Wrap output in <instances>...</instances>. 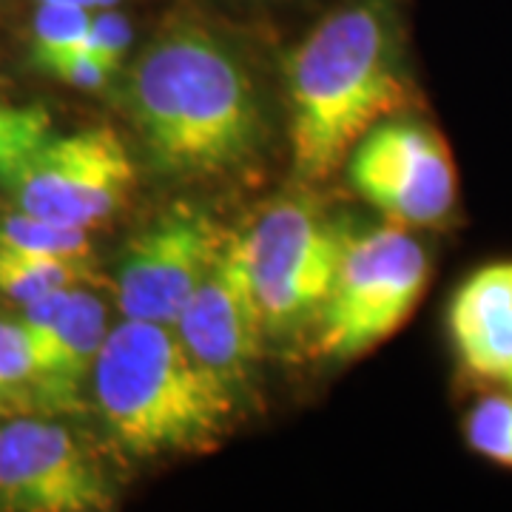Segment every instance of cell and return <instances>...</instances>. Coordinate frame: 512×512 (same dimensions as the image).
Here are the masks:
<instances>
[{"instance_id":"cell-3","label":"cell","mask_w":512,"mask_h":512,"mask_svg":"<svg viewBox=\"0 0 512 512\" xmlns=\"http://www.w3.org/2000/svg\"><path fill=\"white\" fill-rule=\"evenodd\" d=\"M92 379L114 441L140 458L211 450L234 416V387L185 348L174 325L120 322Z\"/></svg>"},{"instance_id":"cell-9","label":"cell","mask_w":512,"mask_h":512,"mask_svg":"<svg viewBox=\"0 0 512 512\" xmlns=\"http://www.w3.org/2000/svg\"><path fill=\"white\" fill-rule=\"evenodd\" d=\"M114 507L106 470L72 433L43 419L0 424V510L100 512Z\"/></svg>"},{"instance_id":"cell-10","label":"cell","mask_w":512,"mask_h":512,"mask_svg":"<svg viewBox=\"0 0 512 512\" xmlns=\"http://www.w3.org/2000/svg\"><path fill=\"white\" fill-rule=\"evenodd\" d=\"M174 330L185 348L231 387L245 379L259 356L265 322L242 239L228 237L214 268L185 302Z\"/></svg>"},{"instance_id":"cell-22","label":"cell","mask_w":512,"mask_h":512,"mask_svg":"<svg viewBox=\"0 0 512 512\" xmlns=\"http://www.w3.org/2000/svg\"><path fill=\"white\" fill-rule=\"evenodd\" d=\"M501 382L507 384V387H510V393H512V367L507 370V373H504V376H501Z\"/></svg>"},{"instance_id":"cell-7","label":"cell","mask_w":512,"mask_h":512,"mask_svg":"<svg viewBox=\"0 0 512 512\" xmlns=\"http://www.w3.org/2000/svg\"><path fill=\"white\" fill-rule=\"evenodd\" d=\"M353 188L402 228L441 225L458 197L456 163L436 128L382 120L348 154Z\"/></svg>"},{"instance_id":"cell-18","label":"cell","mask_w":512,"mask_h":512,"mask_svg":"<svg viewBox=\"0 0 512 512\" xmlns=\"http://www.w3.org/2000/svg\"><path fill=\"white\" fill-rule=\"evenodd\" d=\"M111 74L120 69L123 55L131 46V23L123 15L111 12V9H100V15H94L89 35L83 43Z\"/></svg>"},{"instance_id":"cell-6","label":"cell","mask_w":512,"mask_h":512,"mask_svg":"<svg viewBox=\"0 0 512 512\" xmlns=\"http://www.w3.org/2000/svg\"><path fill=\"white\" fill-rule=\"evenodd\" d=\"M239 239L262 322L274 333L316 319L350 242L345 231L302 202L274 205Z\"/></svg>"},{"instance_id":"cell-17","label":"cell","mask_w":512,"mask_h":512,"mask_svg":"<svg viewBox=\"0 0 512 512\" xmlns=\"http://www.w3.org/2000/svg\"><path fill=\"white\" fill-rule=\"evenodd\" d=\"M464 439L470 450L493 464L512 470V393L510 396H484L467 413Z\"/></svg>"},{"instance_id":"cell-1","label":"cell","mask_w":512,"mask_h":512,"mask_svg":"<svg viewBox=\"0 0 512 512\" xmlns=\"http://www.w3.org/2000/svg\"><path fill=\"white\" fill-rule=\"evenodd\" d=\"M131 111L157 168L180 177L237 171L262 140L251 77L231 49L200 26L168 29L137 60Z\"/></svg>"},{"instance_id":"cell-8","label":"cell","mask_w":512,"mask_h":512,"mask_svg":"<svg viewBox=\"0 0 512 512\" xmlns=\"http://www.w3.org/2000/svg\"><path fill=\"white\" fill-rule=\"evenodd\" d=\"M228 237L202 211L174 208L146 225L123 248L114 291L126 319L174 325Z\"/></svg>"},{"instance_id":"cell-19","label":"cell","mask_w":512,"mask_h":512,"mask_svg":"<svg viewBox=\"0 0 512 512\" xmlns=\"http://www.w3.org/2000/svg\"><path fill=\"white\" fill-rule=\"evenodd\" d=\"M46 72L57 74L60 80H66L69 86H77V89H103L111 80L109 69L86 46L55 60Z\"/></svg>"},{"instance_id":"cell-11","label":"cell","mask_w":512,"mask_h":512,"mask_svg":"<svg viewBox=\"0 0 512 512\" xmlns=\"http://www.w3.org/2000/svg\"><path fill=\"white\" fill-rule=\"evenodd\" d=\"M447 325L461 365L481 379H501L512 367V262L467 276L450 302Z\"/></svg>"},{"instance_id":"cell-14","label":"cell","mask_w":512,"mask_h":512,"mask_svg":"<svg viewBox=\"0 0 512 512\" xmlns=\"http://www.w3.org/2000/svg\"><path fill=\"white\" fill-rule=\"evenodd\" d=\"M89 228L80 225H66V222L43 220L35 214H9L0 222V245L3 248H18V251H32V254L66 256V259H89L92 256V242H89Z\"/></svg>"},{"instance_id":"cell-16","label":"cell","mask_w":512,"mask_h":512,"mask_svg":"<svg viewBox=\"0 0 512 512\" xmlns=\"http://www.w3.org/2000/svg\"><path fill=\"white\" fill-rule=\"evenodd\" d=\"M92 26L86 6L74 3H40L35 15V60L40 69H49L55 60L83 49Z\"/></svg>"},{"instance_id":"cell-12","label":"cell","mask_w":512,"mask_h":512,"mask_svg":"<svg viewBox=\"0 0 512 512\" xmlns=\"http://www.w3.org/2000/svg\"><path fill=\"white\" fill-rule=\"evenodd\" d=\"M109 336V316L100 296L74 285L57 313L55 325L37 345L40 402L46 407H74L77 390L94 370Z\"/></svg>"},{"instance_id":"cell-13","label":"cell","mask_w":512,"mask_h":512,"mask_svg":"<svg viewBox=\"0 0 512 512\" xmlns=\"http://www.w3.org/2000/svg\"><path fill=\"white\" fill-rule=\"evenodd\" d=\"M89 279V259L32 254L0 245V291L15 302H32L43 293L74 288Z\"/></svg>"},{"instance_id":"cell-5","label":"cell","mask_w":512,"mask_h":512,"mask_svg":"<svg viewBox=\"0 0 512 512\" xmlns=\"http://www.w3.org/2000/svg\"><path fill=\"white\" fill-rule=\"evenodd\" d=\"M427 279V251L402 225L350 239L316 313V353L345 362L379 348L413 316Z\"/></svg>"},{"instance_id":"cell-4","label":"cell","mask_w":512,"mask_h":512,"mask_svg":"<svg viewBox=\"0 0 512 512\" xmlns=\"http://www.w3.org/2000/svg\"><path fill=\"white\" fill-rule=\"evenodd\" d=\"M134 185V163L109 126L55 131L40 106H0V188L20 211L92 228Z\"/></svg>"},{"instance_id":"cell-2","label":"cell","mask_w":512,"mask_h":512,"mask_svg":"<svg viewBox=\"0 0 512 512\" xmlns=\"http://www.w3.org/2000/svg\"><path fill=\"white\" fill-rule=\"evenodd\" d=\"M288 89L293 168L319 183L407 103L390 3L353 0L322 20L293 52Z\"/></svg>"},{"instance_id":"cell-15","label":"cell","mask_w":512,"mask_h":512,"mask_svg":"<svg viewBox=\"0 0 512 512\" xmlns=\"http://www.w3.org/2000/svg\"><path fill=\"white\" fill-rule=\"evenodd\" d=\"M32 396L40 399L35 345L20 319L0 313V416Z\"/></svg>"},{"instance_id":"cell-21","label":"cell","mask_w":512,"mask_h":512,"mask_svg":"<svg viewBox=\"0 0 512 512\" xmlns=\"http://www.w3.org/2000/svg\"><path fill=\"white\" fill-rule=\"evenodd\" d=\"M40 3H74V6H86V9H89L86 0H40Z\"/></svg>"},{"instance_id":"cell-20","label":"cell","mask_w":512,"mask_h":512,"mask_svg":"<svg viewBox=\"0 0 512 512\" xmlns=\"http://www.w3.org/2000/svg\"><path fill=\"white\" fill-rule=\"evenodd\" d=\"M89 3V9H111L117 0H86Z\"/></svg>"}]
</instances>
